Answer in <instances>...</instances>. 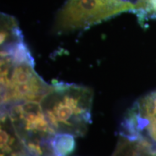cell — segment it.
Here are the masks:
<instances>
[{
  "instance_id": "obj_1",
  "label": "cell",
  "mask_w": 156,
  "mask_h": 156,
  "mask_svg": "<svg viewBox=\"0 0 156 156\" xmlns=\"http://www.w3.org/2000/svg\"><path fill=\"white\" fill-rule=\"evenodd\" d=\"M34 69V58L24 40L1 44V106L40 102L50 90Z\"/></svg>"
},
{
  "instance_id": "obj_2",
  "label": "cell",
  "mask_w": 156,
  "mask_h": 156,
  "mask_svg": "<svg viewBox=\"0 0 156 156\" xmlns=\"http://www.w3.org/2000/svg\"><path fill=\"white\" fill-rule=\"evenodd\" d=\"M93 92L89 87L58 83L40 101L42 112L56 134L83 135L90 122Z\"/></svg>"
},
{
  "instance_id": "obj_3",
  "label": "cell",
  "mask_w": 156,
  "mask_h": 156,
  "mask_svg": "<svg viewBox=\"0 0 156 156\" xmlns=\"http://www.w3.org/2000/svg\"><path fill=\"white\" fill-rule=\"evenodd\" d=\"M144 0H67L58 11L54 30L58 34L83 30L121 13L137 16Z\"/></svg>"
},
{
  "instance_id": "obj_4",
  "label": "cell",
  "mask_w": 156,
  "mask_h": 156,
  "mask_svg": "<svg viewBox=\"0 0 156 156\" xmlns=\"http://www.w3.org/2000/svg\"><path fill=\"white\" fill-rule=\"evenodd\" d=\"M1 110L8 115L31 156L54 155L51 140L56 134L45 118L40 102L15 103Z\"/></svg>"
},
{
  "instance_id": "obj_5",
  "label": "cell",
  "mask_w": 156,
  "mask_h": 156,
  "mask_svg": "<svg viewBox=\"0 0 156 156\" xmlns=\"http://www.w3.org/2000/svg\"><path fill=\"white\" fill-rule=\"evenodd\" d=\"M30 155L12 123L8 115L1 112V156Z\"/></svg>"
},
{
  "instance_id": "obj_6",
  "label": "cell",
  "mask_w": 156,
  "mask_h": 156,
  "mask_svg": "<svg viewBox=\"0 0 156 156\" xmlns=\"http://www.w3.org/2000/svg\"><path fill=\"white\" fill-rule=\"evenodd\" d=\"M75 136L69 134H56L51 140V147L56 156H67L75 149Z\"/></svg>"
},
{
  "instance_id": "obj_7",
  "label": "cell",
  "mask_w": 156,
  "mask_h": 156,
  "mask_svg": "<svg viewBox=\"0 0 156 156\" xmlns=\"http://www.w3.org/2000/svg\"><path fill=\"white\" fill-rule=\"evenodd\" d=\"M140 23L156 17V0H144V5L141 12L137 15Z\"/></svg>"
},
{
  "instance_id": "obj_8",
  "label": "cell",
  "mask_w": 156,
  "mask_h": 156,
  "mask_svg": "<svg viewBox=\"0 0 156 156\" xmlns=\"http://www.w3.org/2000/svg\"><path fill=\"white\" fill-rule=\"evenodd\" d=\"M28 156H31V155H28Z\"/></svg>"
}]
</instances>
